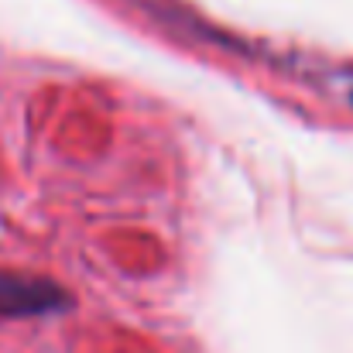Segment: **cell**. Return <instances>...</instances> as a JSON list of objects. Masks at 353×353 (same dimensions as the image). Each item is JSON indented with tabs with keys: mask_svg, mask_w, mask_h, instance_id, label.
Segmentation results:
<instances>
[{
	"mask_svg": "<svg viewBox=\"0 0 353 353\" xmlns=\"http://www.w3.org/2000/svg\"><path fill=\"white\" fill-rule=\"evenodd\" d=\"M59 305V292L45 281H24L0 274V316H31Z\"/></svg>",
	"mask_w": 353,
	"mask_h": 353,
	"instance_id": "6da1fadb",
	"label": "cell"
}]
</instances>
